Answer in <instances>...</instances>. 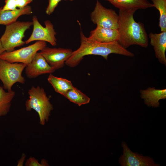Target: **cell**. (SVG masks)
Wrapping results in <instances>:
<instances>
[{
	"label": "cell",
	"instance_id": "obj_24",
	"mask_svg": "<svg viewBox=\"0 0 166 166\" xmlns=\"http://www.w3.org/2000/svg\"><path fill=\"white\" fill-rule=\"evenodd\" d=\"M25 155L24 154H23L21 157L18 162L17 166H22L23 165L25 160Z\"/></svg>",
	"mask_w": 166,
	"mask_h": 166
},
{
	"label": "cell",
	"instance_id": "obj_15",
	"mask_svg": "<svg viewBox=\"0 0 166 166\" xmlns=\"http://www.w3.org/2000/svg\"><path fill=\"white\" fill-rule=\"evenodd\" d=\"M110 3L121 11H136L153 7L152 4L148 0H113Z\"/></svg>",
	"mask_w": 166,
	"mask_h": 166
},
{
	"label": "cell",
	"instance_id": "obj_18",
	"mask_svg": "<svg viewBox=\"0 0 166 166\" xmlns=\"http://www.w3.org/2000/svg\"><path fill=\"white\" fill-rule=\"evenodd\" d=\"M15 94L14 91L6 92L3 86H0V117L6 116L9 113Z\"/></svg>",
	"mask_w": 166,
	"mask_h": 166
},
{
	"label": "cell",
	"instance_id": "obj_16",
	"mask_svg": "<svg viewBox=\"0 0 166 166\" xmlns=\"http://www.w3.org/2000/svg\"><path fill=\"white\" fill-rule=\"evenodd\" d=\"M0 8V25H7L16 21L20 16L23 15H30L33 13L31 7L27 6L21 9L13 10H2Z\"/></svg>",
	"mask_w": 166,
	"mask_h": 166
},
{
	"label": "cell",
	"instance_id": "obj_12",
	"mask_svg": "<svg viewBox=\"0 0 166 166\" xmlns=\"http://www.w3.org/2000/svg\"><path fill=\"white\" fill-rule=\"evenodd\" d=\"M153 47L156 57L161 64L166 65V31L157 34L150 33L148 35Z\"/></svg>",
	"mask_w": 166,
	"mask_h": 166
},
{
	"label": "cell",
	"instance_id": "obj_2",
	"mask_svg": "<svg viewBox=\"0 0 166 166\" xmlns=\"http://www.w3.org/2000/svg\"><path fill=\"white\" fill-rule=\"evenodd\" d=\"M133 10H119L118 26L119 43L125 49L133 45L146 48L148 37L143 23L137 22Z\"/></svg>",
	"mask_w": 166,
	"mask_h": 166
},
{
	"label": "cell",
	"instance_id": "obj_7",
	"mask_svg": "<svg viewBox=\"0 0 166 166\" xmlns=\"http://www.w3.org/2000/svg\"><path fill=\"white\" fill-rule=\"evenodd\" d=\"M91 20L97 26L117 29L119 16L113 9L107 8L97 0L93 11L90 14Z\"/></svg>",
	"mask_w": 166,
	"mask_h": 166
},
{
	"label": "cell",
	"instance_id": "obj_22",
	"mask_svg": "<svg viewBox=\"0 0 166 166\" xmlns=\"http://www.w3.org/2000/svg\"><path fill=\"white\" fill-rule=\"evenodd\" d=\"M26 166H48L47 161L45 159L42 160L41 163L38 160L34 157H30L27 159L25 163Z\"/></svg>",
	"mask_w": 166,
	"mask_h": 166
},
{
	"label": "cell",
	"instance_id": "obj_23",
	"mask_svg": "<svg viewBox=\"0 0 166 166\" xmlns=\"http://www.w3.org/2000/svg\"><path fill=\"white\" fill-rule=\"evenodd\" d=\"M48 5L45 10L46 13L50 15L54 11L59 3L62 0H48Z\"/></svg>",
	"mask_w": 166,
	"mask_h": 166
},
{
	"label": "cell",
	"instance_id": "obj_13",
	"mask_svg": "<svg viewBox=\"0 0 166 166\" xmlns=\"http://www.w3.org/2000/svg\"><path fill=\"white\" fill-rule=\"evenodd\" d=\"M140 97L147 106L155 108L160 106L159 101L166 98V89L148 87L140 91Z\"/></svg>",
	"mask_w": 166,
	"mask_h": 166
},
{
	"label": "cell",
	"instance_id": "obj_27",
	"mask_svg": "<svg viewBox=\"0 0 166 166\" xmlns=\"http://www.w3.org/2000/svg\"><path fill=\"white\" fill-rule=\"evenodd\" d=\"M65 0V1H67V0H69V1H73V0Z\"/></svg>",
	"mask_w": 166,
	"mask_h": 166
},
{
	"label": "cell",
	"instance_id": "obj_26",
	"mask_svg": "<svg viewBox=\"0 0 166 166\" xmlns=\"http://www.w3.org/2000/svg\"><path fill=\"white\" fill-rule=\"evenodd\" d=\"M105 0L108 1L109 2H110L113 0Z\"/></svg>",
	"mask_w": 166,
	"mask_h": 166
},
{
	"label": "cell",
	"instance_id": "obj_9",
	"mask_svg": "<svg viewBox=\"0 0 166 166\" xmlns=\"http://www.w3.org/2000/svg\"><path fill=\"white\" fill-rule=\"evenodd\" d=\"M123 148L122 154L118 161L122 166H159L153 159L148 156H144L138 153H134L129 148L126 142L121 144Z\"/></svg>",
	"mask_w": 166,
	"mask_h": 166
},
{
	"label": "cell",
	"instance_id": "obj_17",
	"mask_svg": "<svg viewBox=\"0 0 166 166\" xmlns=\"http://www.w3.org/2000/svg\"><path fill=\"white\" fill-rule=\"evenodd\" d=\"M47 80L56 92L63 96L74 87L71 81L65 78L55 76L52 73L49 75Z\"/></svg>",
	"mask_w": 166,
	"mask_h": 166
},
{
	"label": "cell",
	"instance_id": "obj_20",
	"mask_svg": "<svg viewBox=\"0 0 166 166\" xmlns=\"http://www.w3.org/2000/svg\"><path fill=\"white\" fill-rule=\"evenodd\" d=\"M153 7L156 8L160 14L159 26L161 32L166 31V0H151Z\"/></svg>",
	"mask_w": 166,
	"mask_h": 166
},
{
	"label": "cell",
	"instance_id": "obj_6",
	"mask_svg": "<svg viewBox=\"0 0 166 166\" xmlns=\"http://www.w3.org/2000/svg\"><path fill=\"white\" fill-rule=\"evenodd\" d=\"M46 46V42L37 41L32 45L16 50L5 51L0 55V58L10 63H21L27 65L32 61L36 53Z\"/></svg>",
	"mask_w": 166,
	"mask_h": 166
},
{
	"label": "cell",
	"instance_id": "obj_5",
	"mask_svg": "<svg viewBox=\"0 0 166 166\" xmlns=\"http://www.w3.org/2000/svg\"><path fill=\"white\" fill-rule=\"evenodd\" d=\"M26 66L22 63H10L0 58V80L4 89L10 91L16 83H25L26 80L22 74Z\"/></svg>",
	"mask_w": 166,
	"mask_h": 166
},
{
	"label": "cell",
	"instance_id": "obj_1",
	"mask_svg": "<svg viewBox=\"0 0 166 166\" xmlns=\"http://www.w3.org/2000/svg\"><path fill=\"white\" fill-rule=\"evenodd\" d=\"M80 45L76 50L73 51L65 64L70 67L77 66L84 57L87 55H94L102 56L107 60L108 56L115 53L124 56L132 57L133 53L124 48L118 41L109 43L97 42L85 36L81 29L80 32Z\"/></svg>",
	"mask_w": 166,
	"mask_h": 166
},
{
	"label": "cell",
	"instance_id": "obj_14",
	"mask_svg": "<svg viewBox=\"0 0 166 166\" xmlns=\"http://www.w3.org/2000/svg\"><path fill=\"white\" fill-rule=\"evenodd\" d=\"M98 42L109 43L118 41L119 34L117 29H112L97 26L92 30L88 37Z\"/></svg>",
	"mask_w": 166,
	"mask_h": 166
},
{
	"label": "cell",
	"instance_id": "obj_3",
	"mask_svg": "<svg viewBox=\"0 0 166 166\" xmlns=\"http://www.w3.org/2000/svg\"><path fill=\"white\" fill-rule=\"evenodd\" d=\"M28 94L29 99L25 103L26 111H35L38 114L40 124L44 125L48 121L53 108L49 98L44 88L39 86H32L28 90Z\"/></svg>",
	"mask_w": 166,
	"mask_h": 166
},
{
	"label": "cell",
	"instance_id": "obj_11",
	"mask_svg": "<svg viewBox=\"0 0 166 166\" xmlns=\"http://www.w3.org/2000/svg\"><path fill=\"white\" fill-rule=\"evenodd\" d=\"M25 69L26 74L29 79L34 78L45 74L52 73L55 71L38 52Z\"/></svg>",
	"mask_w": 166,
	"mask_h": 166
},
{
	"label": "cell",
	"instance_id": "obj_10",
	"mask_svg": "<svg viewBox=\"0 0 166 166\" xmlns=\"http://www.w3.org/2000/svg\"><path fill=\"white\" fill-rule=\"evenodd\" d=\"M39 53L55 70L63 67L73 52L70 49L45 47Z\"/></svg>",
	"mask_w": 166,
	"mask_h": 166
},
{
	"label": "cell",
	"instance_id": "obj_21",
	"mask_svg": "<svg viewBox=\"0 0 166 166\" xmlns=\"http://www.w3.org/2000/svg\"><path fill=\"white\" fill-rule=\"evenodd\" d=\"M33 1V0H5V4L2 7V10H13L23 8Z\"/></svg>",
	"mask_w": 166,
	"mask_h": 166
},
{
	"label": "cell",
	"instance_id": "obj_25",
	"mask_svg": "<svg viewBox=\"0 0 166 166\" xmlns=\"http://www.w3.org/2000/svg\"><path fill=\"white\" fill-rule=\"evenodd\" d=\"M5 50L3 48L0 41V55Z\"/></svg>",
	"mask_w": 166,
	"mask_h": 166
},
{
	"label": "cell",
	"instance_id": "obj_4",
	"mask_svg": "<svg viewBox=\"0 0 166 166\" xmlns=\"http://www.w3.org/2000/svg\"><path fill=\"white\" fill-rule=\"evenodd\" d=\"M33 24L30 21H16L6 25L5 32L0 39L5 51L10 52L16 47L24 45L23 41L25 33Z\"/></svg>",
	"mask_w": 166,
	"mask_h": 166
},
{
	"label": "cell",
	"instance_id": "obj_19",
	"mask_svg": "<svg viewBox=\"0 0 166 166\" xmlns=\"http://www.w3.org/2000/svg\"><path fill=\"white\" fill-rule=\"evenodd\" d=\"M64 96L79 106L87 104L90 101L89 97L74 86L68 90Z\"/></svg>",
	"mask_w": 166,
	"mask_h": 166
},
{
	"label": "cell",
	"instance_id": "obj_8",
	"mask_svg": "<svg viewBox=\"0 0 166 166\" xmlns=\"http://www.w3.org/2000/svg\"><path fill=\"white\" fill-rule=\"evenodd\" d=\"M32 21L33 31L30 38L25 42V44H27L35 41H43L48 42L53 46H56V33L50 21L47 20L45 21V27L40 23L36 16L33 17Z\"/></svg>",
	"mask_w": 166,
	"mask_h": 166
}]
</instances>
